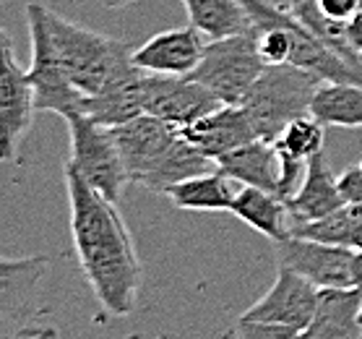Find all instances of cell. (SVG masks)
Returning <instances> with one entry per match:
<instances>
[{"label": "cell", "mask_w": 362, "mask_h": 339, "mask_svg": "<svg viewBox=\"0 0 362 339\" xmlns=\"http://www.w3.org/2000/svg\"><path fill=\"white\" fill-rule=\"evenodd\" d=\"M71 204V235L81 272L110 316L123 318L133 311L141 287V264L131 232L115 201L94 190L74 167L66 165Z\"/></svg>", "instance_id": "obj_1"}, {"label": "cell", "mask_w": 362, "mask_h": 339, "mask_svg": "<svg viewBox=\"0 0 362 339\" xmlns=\"http://www.w3.org/2000/svg\"><path fill=\"white\" fill-rule=\"evenodd\" d=\"M321 86V76L300 66H292V63L266 66V71L258 76L253 89L243 100V108L258 139L276 141L295 117L310 115V105Z\"/></svg>", "instance_id": "obj_2"}, {"label": "cell", "mask_w": 362, "mask_h": 339, "mask_svg": "<svg viewBox=\"0 0 362 339\" xmlns=\"http://www.w3.org/2000/svg\"><path fill=\"white\" fill-rule=\"evenodd\" d=\"M45 18H47L49 40L58 50V58L66 68L68 79L86 97L94 94L107 81L110 74L125 58L133 55L128 42L112 40V37L91 32L81 24H74L71 18L60 16L47 6H45Z\"/></svg>", "instance_id": "obj_3"}, {"label": "cell", "mask_w": 362, "mask_h": 339, "mask_svg": "<svg viewBox=\"0 0 362 339\" xmlns=\"http://www.w3.org/2000/svg\"><path fill=\"white\" fill-rule=\"evenodd\" d=\"M26 24L32 37V66L26 68V76L34 86V102L40 113H55L63 120L83 113L86 94L76 89L74 81L68 79L66 68L60 63L58 50L49 40L45 6L29 3L26 6Z\"/></svg>", "instance_id": "obj_4"}, {"label": "cell", "mask_w": 362, "mask_h": 339, "mask_svg": "<svg viewBox=\"0 0 362 339\" xmlns=\"http://www.w3.org/2000/svg\"><path fill=\"white\" fill-rule=\"evenodd\" d=\"M264 71L266 60L258 52V40L253 32L209 42L204 60L190 74V79L204 84L222 105H243L247 91L253 89Z\"/></svg>", "instance_id": "obj_5"}, {"label": "cell", "mask_w": 362, "mask_h": 339, "mask_svg": "<svg viewBox=\"0 0 362 339\" xmlns=\"http://www.w3.org/2000/svg\"><path fill=\"white\" fill-rule=\"evenodd\" d=\"M68 136H71V159L68 165L89 183L91 188L99 190L105 199L120 201L123 188L131 183L125 170L123 154L117 149L110 128L94 123L91 117L74 115L66 120Z\"/></svg>", "instance_id": "obj_6"}, {"label": "cell", "mask_w": 362, "mask_h": 339, "mask_svg": "<svg viewBox=\"0 0 362 339\" xmlns=\"http://www.w3.org/2000/svg\"><path fill=\"white\" fill-rule=\"evenodd\" d=\"M279 266H287L318 289L354 287V251L346 246H331L321 240L300 238L289 232L274 243Z\"/></svg>", "instance_id": "obj_7"}, {"label": "cell", "mask_w": 362, "mask_h": 339, "mask_svg": "<svg viewBox=\"0 0 362 339\" xmlns=\"http://www.w3.org/2000/svg\"><path fill=\"white\" fill-rule=\"evenodd\" d=\"M141 89H144V113L167 120L177 128H188L204 115L214 113L216 108H222V102L190 76L144 71Z\"/></svg>", "instance_id": "obj_8"}, {"label": "cell", "mask_w": 362, "mask_h": 339, "mask_svg": "<svg viewBox=\"0 0 362 339\" xmlns=\"http://www.w3.org/2000/svg\"><path fill=\"white\" fill-rule=\"evenodd\" d=\"M110 133H112L117 149L123 154L131 183H141V185L148 180V175L162 165V159L170 154V149L182 136L177 125L159 120V117L148 115V113L133 117V120H128L123 125L110 128Z\"/></svg>", "instance_id": "obj_9"}, {"label": "cell", "mask_w": 362, "mask_h": 339, "mask_svg": "<svg viewBox=\"0 0 362 339\" xmlns=\"http://www.w3.org/2000/svg\"><path fill=\"white\" fill-rule=\"evenodd\" d=\"M3 66H0V136H3V159L13 162L18 146L34 120L37 102L34 86L18 60L13 58L11 40L3 34Z\"/></svg>", "instance_id": "obj_10"}, {"label": "cell", "mask_w": 362, "mask_h": 339, "mask_svg": "<svg viewBox=\"0 0 362 339\" xmlns=\"http://www.w3.org/2000/svg\"><path fill=\"white\" fill-rule=\"evenodd\" d=\"M315 306H318V287L313 282H308L287 266H279L269 292L255 300L243 316L258 321L287 323L305 331L315 314Z\"/></svg>", "instance_id": "obj_11"}, {"label": "cell", "mask_w": 362, "mask_h": 339, "mask_svg": "<svg viewBox=\"0 0 362 339\" xmlns=\"http://www.w3.org/2000/svg\"><path fill=\"white\" fill-rule=\"evenodd\" d=\"M144 71L133 63V55L125 58L110 74V79L94 94L83 100V115L105 128L123 125L133 117L144 115Z\"/></svg>", "instance_id": "obj_12"}, {"label": "cell", "mask_w": 362, "mask_h": 339, "mask_svg": "<svg viewBox=\"0 0 362 339\" xmlns=\"http://www.w3.org/2000/svg\"><path fill=\"white\" fill-rule=\"evenodd\" d=\"M206 47H209V40L196 26L188 24L154 34L146 45L133 50V63L148 74L190 76L204 60Z\"/></svg>", "instance_id": "obj_13"}, {"label": "cell", "mask_w": 362, "mask_h": 339, "mask_svg": "<svg viewBox=\"0 0 362 339\" xmlns=\"http://www.w3.org/2000/svg\"><path fill=\"white\" fill-rule=\"evenodd\" d=\"M47 269L45 256L24 258H0V326L3 339L16 334L24 326V316L34 300V292L40 287Z\"/></svg>", "instance_id": "obj_14"}, {"label": "cell", "mask_w": 362, "mask_h": 339, "mask_svg": "<svg viewBox=\"0 0 362 339\" xmlns=\"http://www.w3.org/2000/svg\"><path fill=\"white\" fill-rule=\"evenodd\" d=\"M180 131L190 144H196L198 149L214 162H219L224 154H230V151L258 139V133H255L243 105H222L214 113H209V115H204L188 128H180Z\"/></svg>", "instance_id": "obj_15"}, {"label": "cell", "mask_w": 362, "mask_h": 339, "mask_svg": "<svg viewBox=\"0 0 362 339\" xmlns=\"http://www.w3.org/2000/svg\"><path fill=\"white\" fill-rule=\"evenodd\" d=\"M360 314L362 292L357 287L318 289V306L303 339H360Z\"/></svg>", "instance_id": "obj_16"}, {"label": "cell", "mask_w": 362, "mask_h": 339, "mask_svg": "<svg viewBox=\"0 0 362 339\" xmlns=\"http://www.w3.org/2000/svg\"><path fill=\"white\" fill-rule=\"evenodd\" d=\"M216 170H222L227 178L253 185V188L272 190L279 196V180H281V154L274 141L255 139L240 149L224 154L216 162Z\"/></svg>", "instance_id": "obj_17"}, {"label": "cell", "mask_w": 362, "mask_h": 339, "mask_svg": "<svg viewBox=\"0 0 362 339\" xmlns=\"http://www.w3.org/2000/svg\"><path fill=\"white\" fill-rule=\"evenodd\" d=\"M292 222H310V219H321V217L337 212L344 207V199L339 193V180L331 173L326 157L315 154L308 162V173L295 196L287 201Z\"/></svg>", "instance_id": "obj_18"}, {"label": "cell", "mask_w": 362, "mask_h": 339, "mask_svg": "<svg viewBox=\"0 0 362 339\" xmlns=\"http://www.w3.org/2000/svg\"><path fill=\"white\" fill-rule=\"evenodd\" d=\"M230 212L238 217L240 222H245L247 227H253L255 232L266 235L274 243L284 240L289 235L292 214H289L287 201L276 196V193H272V190L243 185V190L235 193Z\"/></svg>", "instance_id": "obj_19"}, {"label": "cell", "mask_w": 362, "mask_h": 339, "mask_svg": "<svg viewBox=\"0 0 362 339\" xmlns=\"http://www.w3.org/2000/svg\"><path fill=\"white\" fill-rule=\"evenodd\" d=\"M188 21L209 42L253 34L255 24L243 0H182Z\"/></svg>", "instance_id": "obj_20"}, {"label": "cell", "mask_w": 362, "mask_h": 339, "mask_svg": "<svg viewBox=\"0 0 362 339\" xmlns=\"http://www.w3.org/2000/svg\"><path fill=\"white\" fill-rule=\"evenodd\" d=\"M230 183L232 178H227L222 170H211L175 183L165 190V196L185 212H230L235 201V190Z\"/></svg>", "instance_id": "obj_21"}, {"label": "cell", "mask_w": 362, "mask_h": 339, "mask_svg": "<svg viewBox=\"0 0 362 339\" xmlns=\"http://www.w3.org/2000/svg\"><path fill=\"white\" fill-rule=\"evenodd\" d=\"M310 115L321 120L323 125L362 128V86L323 81L310 105Z\"/></svg>", "instance_id": "obj_22"}, {"label": "cell", "mask_w": 362, "mask_h": 339, "mask_svg": "<svg viewBox=\"0 0 362 339\" xmlns=\"http://www.w3.org/2000/svg\"><path fill=\"white\" fill-rule=\"evenodd\" d=\"M360 219H362V209L352 207V204H344L341 209L321 217V219L292 222L289 224V232L300 235V238L321 240V243H331V246H346V248H352L354 227H357Z\"/></svg>", "instance_id": "obj_23"}, {"label": "cell", "mask_w": 362, "mask_h": 339, "mask_svg": "<svg viewBox=\"0 0 362 339\" xmlns=\"http://www.w3.org/2000/svg\"><path fill=\"white\" fill-rule=\"evenodd\" d=\"M274 144H276V149L289 154V157L310 162L315 154L323 151V144H326V125H323L321 120H315L313 115L295 117V120L279 133V139L274 141Z\"/></svg>", "instance_id": "obj_24"}, {"label": "cell", "mask_w": 362, "mask_h": 339, "mask_svg": "<svg viewBox=\"0 0 362 339\" xmlns=\"http://www.w3.org/2000/svg\"><path fill=\"white\" fill-rule=\"evenodd\" d=\"M238 339H303V329L287 326V323L258 321V318H240L235 326Z\"/></svg>", "instance_id": "obj_25"}, {"label": "cell", "mask_w": 362, "mask_h": 339, "mask_svg": "<svg viewBox=\"0 0 362 339\" xmlns=\"http://www.w3.org/2000/svg\"><path fill=\"white\" fill-rule=\"evenodd\" d=\"M339 180V193L344 204H352V207L362 209V162L357 165H349L341 175H337Z\"/></svg>", "instance_id": "obj_26"}, {"label": "cell", "mask_w": 362, "mask_h": 339, "mask_svg": "<svg viewBox=\"0 0 362 339\" xmlns=\"http://www.w3.org/2000/svg\"><path fill=\"white\" fill-rule=\"evenodd\" d=\"M315 8L321 11V16H326L329 21L346 24L362 8V0H315Z\"/></svg>", "instance_id": "obj_27"}, {"label": "cell", "mask_w": 362, "mask_h": 339, "mask_svg": "<svg viewBox=\"0 0 362 339\" xmlns=\"http://www.w3.org/2000/svg\"><path fill=\"white\" fill-rule=\"evenodd\" d=\"M58 331L52 326H37V323H24L16 334H11L8 339H55Z\"/></svg>", "instance_id": "obj_28"}, {"label": "cell", "mask_w": 362, "mask_h": 339, "mask_svg": "<svg viewBox=\"0 0 362 339\" xmlns=\"http://www.w3.org/2000/svg\"><path fill=\"white\" fill-rule=\"evenodd\" d=\"M346 40L352 45V50L362 55V8L346 21Z\"/></svg>", "instance_id": "obj_29"}, {"label": "cell", "mask_w": 362, "mask_h": 339, "mask_svg": "<svg viewBox=\"0 0 362 339\" xmlns=\"http://www.w3.org/2000/svg\"><path fill=\"white\" fill-rule=\"evenodd\" d=\"M354 287L362 292V253L354 251Z\"/></svg>", "instance_id": "obj_30"}, {"label": "cell", "mask_w": 362, "mask_h": 339, "mask_svg": "<svg viewBox=\"0 0 362 339\" xmlns=\"http://www.w3.org/2000/svg\"><path fill=\"white\" fill-rule=\"evenodd\" d=\"M352 248L357 251V253H362V219H360V222H357V227H354Z\"/></svg>", "instance_id": "obj_31"}, {"label": "cell", "mask_w": 362, "mask_h": 339, "mask_svg": "<svg viewBox=\"0 0 362 339\" xmlns=\"http://www.w3.org/2000/svg\"><path fill=\"white\" fill-rule=\"evenodd\" d=\"M264 3H269V6H276V8H281V11H292L297 0H264Z\"/></svg>", "instance_id": "obj_32"}, {"label": "cell", "mask_w": 362, "mask_h": 339, "mask_svg": "<svg viewBox=\"0 0 362 339\" xmlns=\"http://www.w3.org/2000/svg\"><path fill=\"white\" fill-rule=\"evenodd\" d=\"M128 3H133V0H105L107 8H123V6H128Z\"/></svg>", "instance_id": "obj_33"}, {"label": "cell", "mask_w": 362, "mask_h": 339, "mask_svg": "<svg viewBox=\"0 0 362 339\" xmlns=\"http://www.w3.org/2000/svg\"><path fill=\"white\" fill-rule=\"evenodd\" d=\"M360 323H362V314H360Z\"/></svg>", "instance_id": "obj_34"}, {"label": "cell", "mask_w": 362, "mask_h": 339, "mask_svg": "<svg viewBox=\"0 0 362 339\" xmlns=\"http://www.w3.org/2000/svg\"><path fill=\"white\" fill-rule=\"evenodd\" d=\"M360 162H362V159H360Z\"/></svg>", "instance_id": "obj_35"}, {"label": "cell", "mask_w": 362, "mask_h": 339, "mask_svg": "<svg viewBox=\"0 0 362 339\" xmlns=\"http://www.w3.org/2000/svg\"><path fill=\"white\" fill-rule=\"evenodd\" d=\"M360 339H362V337H360Z\"/></svg>", "instance_id": "obj_36"}]
</instances>
